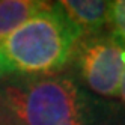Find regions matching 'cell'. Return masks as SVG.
I'll use <instances>...</instances> for the list:
<instances>
[{"instance_id":"7a4b0ae2","label":"cell","mask_w":125,"mask_h":125,"mask_svg":"<svg viewBox=\"0 0 125 125\" xmlns=\"http://www.w3.org/2000/svg\"><path fill=\"white\" fill-rule=\"evenodd\" d=\"M5 103L21 125H86L78 87L63 77H41L5 87Z\"/></svg>"},{"instance_id":"277c9868","label":"cell","mask_w":125,"mask_h":125,"mask_svg":"<svg viewBox=\"0 0 125 125\" xmlns=\"http://www.w3.org/2000/svg\"><path fill=\"white\" fill-rule=\"evenodd\" d=\"M57 6L66 20L80 32H95L110 23L112 2L104 0H60Z\"/></svg>"},{"instance_id":"3957f363","label":"cell","mask_w":125,"mask_h":125,"mask_svg":"<svg viewBox=\"0 0 125 125\" xmlns=\"http://www.w3.org/2000/svg\"><path fill=\"white\" fill-rule=\"evenodd\" d=\"M124 48L112 38H98L83 47L80 53V71L87 86L105 96L119 94L124 74Z\"/></svg>"},{"instance_id":"6da1fadb","label":"cell","mask_w":125,"mask_h":125,"mask_svg":"<svg viewBox=\"0 0 125 125\" xmlns=\"http://www.w3.org/2000/svg\"><path fill=\"white\" fill-rule=\"evenodd\" d=\"M80 36L62 9L53 5L0 42V78L56 73L73 56Z\"/></svg>"},{"instance_id":"8992f818","label":"cell","mask_w":125,"mask_h":125,"mask_svg":"<svg viewBox=\"0 0 125 125\" xmlns=\"http://www.w3.org/2000/svg\"><path fill=\"white\" fill-rule=\"evenodd\" d=\"M110 23L113 26L115 35L121 42L125 44V0L112 2V17Z\"/></svg>"},{"instance_id":"5b68a950","label":"cell","mask_w":125,"mask_h":125,"mask_svg":"<svg viewBox=\"0 0 125 125\" xmlns=\"http://www.w3.org/2000/svg\"><path fill=\"white\" fill-rule=\"evenodd\" d=\"M42 0H0V42L33 15L51 8Z\"/></svg>"},{"instance_id":"52a82bcc","label":"cell","mask_w":125,"mask_h":125,"mask_svg":"<svg viewBox=\"0 0 125 125\" xmlns=\"http://www.w3.org/2000/svg\"><path fill=\"white\" fill-rule=\"evenodd\" d=\"M122 60H124V65H125V50L122 53ZM121 98L125 101V69H124V74H122V78H121V84H119V94Z\"/></svg>"}]
</instances>
